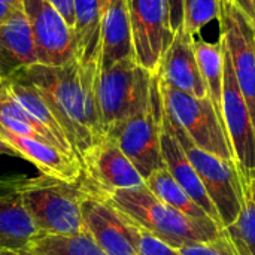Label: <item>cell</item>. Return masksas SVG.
<instances>
[{
	"label": "cell",
	"instance_id": "cell-24",
	"mask_svg": "<svg viewBox=\"0 0 255 255\" xmlns=\"http://www.w3.org/2000/svg\"><path fill=\"white\" fill-rule=\"evenodd\" d=\"M25 255H106L84 230L76 235L40 233Z\"/></svg>",
	"mask_w": 255,
	"mask_h": 255
},
{
	"label": "cell",
	"instance_id": "cell-23",
	"mask_svg": "<svg viewBox=\"0 0 255 255\" xmlns=\"http://www.w3.org/2000/svg\"><path fill=\"white\" fill-rule=\"evenodd\" d=\"M145 185L148 187V190L155 194L161 202H164L166 205H169L170 208L179 211L181 214L187 215L188 218L209 226V227H217L220 229L212 218L187 194V191L173 179V176L169 173V170L166 167L158 169L155 172H152L146 179H145ZM221 230V229H220Z\"/></svg>",
	"mask_w": 255,
	"mask_h": 255
},
{
	"label": "cell",
	"instance_id": "cell-32",
	"mask_svg": "<svg viewBox=\"0 0 255 255\" xmlns=\"http://www.w3.org/2000/svg\"><path fill=\"white\" fill-rule=\"evenodd\" d=\"M13 10H16L15 7H10V6H6L3 3H0V22H3Z\"/></svg>",
	"mask_w": 255,
	"mask_h": 255
},
{
	"label": "cell",
	"instance_id": "cell-9",
	"mask_svg": "<svg viewBox=\"0 0 255 255\" xmlns=\"http://www.w3.org/2000/svg\"><path fill=\"white\" fill-rule=\"evenodd\" d=\"M127 9L134 58L142 67L155 75L166 49L175 37L167 0H127Z\"/></svg>",
	"mask_w": 255,
	"mask_h": 255
},
{
	"label": "cell",
	"instance_id": "cell-37",
	"mask_svg": "<svg viewBox=\"0 0 255 255\" xmlns=\"http://www.w3.org/2000/svg\"><path fill=\"white\" fill-rule=\"evenodd\" d=\"M0 81H1V78H0Z\"/></svg>",
	"mask_w": 255,
	"mask_h": 255
},
{
	"label": "cell",
	"instance_id": "cell-16",
	"mask_svg": "<svg viewBox=\"0 0 255 255\" xmlns=\"http://www.w3.org/2000/svg\"><path fill=\"white\" fill-rule=\"evenodd\" d=\"M40 235L10 176L0 179V251L25 255Z\"/></svg>",
	"mask_w": 255,
	"mask_h": 255
},
{
	"label": "cell",
	"instance_id": "cell-28",
	"mask_svg": "<svg viewBox=\"0 0 255 255\" xmlns=\"http://www.w3.org/2000/svg\"><path fill=\"white\" fill-rule=\"evenodd\" d=\"M139 229V227H137ZM137 254L139 255H182L179 250L169 247L149 233L139 229L137 232Z\"/></svg>",
	"mask_w": 255,
	"mask_h": 255
},
{
	"label": "cell",
	"instance_id": "cell-3",
	"mask_svg": "<svg viewBox=\"0 0 255 255\" xmlns=\"http://www.w3.org/2000/svg\"><path fill=\"white\" fill-rule=\"evenodd\" d=\"M22 205L43 235H76L84 232L82 199L85 188L46 175L10 176Z\"/></svg>",
	"mask_w": 255,
	"mask_h": 255
},
{
	"label": "cell",
	"instance_id": "cell-8",
	"mask_svg": "<svg viewBox=\"0 0 255 255\" xmlns=\"http://www.w3.org/2000/svg\"><path fill=\"white\" fill-rule=\"evenodd\" d=\"M224 49L226 67L223 87V124L241 181L250 184L255 181V128L250 109L238 87L226 45Z\"/></svg>",
	"mask_w": 255,
	"mask_h": 255
},
{
	"label": "cell",
	"instance_id": "cell-14",
	"mask_svg": "<svg viewBox=\"0 0 255 255\" xmlns=\"http://www.w3.org/2000/svg\"><path fill=\"white\" fill-rule=\"evenodd\" d=\"M0 143L7 154L27 160L42 175L67 182H78L82 176L79 160L64 154L45 140L21 136L0 126Z\"/></svg>",
	"mask_w": 255,
	"mask_h": 255
},
{
	"label": "cell",
	"instance_id": "cell-7",
	"mask_svg": "<svg viewBox=\"0 0 255 255\" xmlns=\"http://www.w3.org/2000/svg\"><path fill=\"white\" fill-rule=\"evenodd\" d=\"M160 128L161 96L157 79V88L151 106L146 111L111 127L105 136L118 145L142 178L146 179L152 172L164 167L160 145Z\"/></svg>",
	"mask_w": 255,
	"mask_h": 255
},
{
	"label": "cell",
	"instance_id": "cell-6",
	"mask_svg": "<svg viewBox=\"0 0 255 255\" xmlns=\"http://www.w3.org/2000/svg\"><path fill=\"white\" fill-rule=\"evenodd\" d=\"M158 88L166 115L179 126L199 148L223 160L235 161L224 124L209 97L197 99L160 81Z\"/></svg>",
	"mask_w": 255,
	"mask_h": 255
},
{
	"label": "cell",
	"instance_id": "cell-21",
	"mask_svg": "<svg viewBox=\"0 0 255 255\" xmlns=\"http://www.w3.org/2000/svg\"><path fill=\"white\" fill-rule=\"evenodd\" d=\"M3 82H4L6 88L9 90V93L16 99V102L55 139V142L58 143L61 151L66 152L67 155L79 160L76 157L72 145L69 143L61 126L58 124L55 115L52 114V111L49 109L46 102L42 99V96L36 91V88L19 76H10L7 79H3Z\"/></svg>",
	"mask_w": 255,
	"mask_h": 255
},
{
	"label": "cell",
	"instance_id": "cell-13",
	"mask_svg": "<svg viewBox=\"0 0 255 255\" xmlns=\"http://www.w3.org/2000/svg\"><path fill=\"white\" fill-rule=\"evenodd\" d=\"M81 184L88 193L108 197L118 190L140 187L145 179L118 145L105 136L82 161Z\"/></svg>",
	"mask_w": 255,
	"mask_h": 255
},
{
	"label": "cell",
	"instance_id": "cell-10",
	"mask_svg": "<svg viewBox=\"0 0 255 255\" xmlns=\"http://www.w3.org/2000/svg\"><path fill=\"white\" fill-rule=\"evenodd\" d=\"M37 64L64 66L75 61L73 28L48 0H22Z\"/></svg>",
	"mask_w": 255,
	"mask_h": 255
},
{
	"label": "cell",
	"instance_id": "cell-18",
	"mask_svg": "<svg viewBox=\"0 0 255 255\" xmlns=\"http://www.w3.org/2000/svg\"><path fill=\"white\" fill-rule=\"evenodd\" d=\"M160 145H161V155L164 161V167L169 170V173L173 176V179L187 191V194L212 218V221L223 230V224L220 220V215L209 199L202 181L199 179L194 167L191 166L187 154L184 152L182 146L176 140L175 134L172 133L164 114H163V105H161V128H160Z\"/></svg>",
	"mask_w": 255,
	"mask_h": 255
},
{
	"label": "cell",
	"instance_id": "cell-20",
	"mask_svg": "<svg viewBox=\"0 0 255 255\" xmlns=\"http://www.w3.org/2000/svg\"><path fill=\"white\" fill-rule=\"evenodd\" d=\"M105 1L106 0H73L75 60L82 66H97Z\"/></svg>",
	"mask_w": 255,
	"mask_h": 255
},
{
	"label": "cell",
	"instance_id": "cell-22",
	"mask_svg": "<svg viewBox=\"0 0 255 255\" xmlns=\"http://www.w3.org/2000/svg\"><path fill=\"white\" fill-rule=\"evenodd\" d=\"M193 46H194L202 78L208 88V96L223 121V87H224V67H226L224 42L221 36L217 42H208L194 37Z\"/></svg>",
	"mask_w": 255,
	"mask_h": 255
},
{
	"label": "cell",
	"instance_id": "cell-17",
	"mask_svg": "<svg viewBox=\"0 0 255 255\" xmlns=\"http://www.w3.org/2000/svg\"><path fill=\"white\" fill-rule=\"evenodd\" d=\"M127 58H134L127 0H106L100 22L97 69H108Z\"/></svg>",
	"mask_w": 255,
	"mask_h": 255
},
{
	"label": "cell",
	"instance_id": "cell-19",
	"mask_svg": "<svg viewBox=\"0 0 255 255\" xmlns=\"http://www.w3.org/2000/svg\"><path fill=\"white\" fill-rule=\"evenodd\" d=\"M33 64L37 60L30 25L22 9H16L0 22V78L7 79Z\"/></svg>",
	"mask_w": 255,
	"mask_h": 255
},
{
	"label": "cell",
	"instance_id": "cell-33",
	"mask_svg": "<svg viewBox=\"0 0 255 255\" xmlns=\"http://www.w3.org/2000/svg\"><path fill=\"white\" fill-rule=\"evenodd\" d=\"M0 3L15 9H22V0H0Z\"/></svg>",
	"mask_w": 255,
	"mask_h": 255
},
{
	"label": "cell",
	"instance_id": "cell-30",
	"mask_svg": "<svg viewBox=\"0 0 255 255\" xmlns=\"http://www.w3.org/2000/svg\"><path fill=\"white\" fill-rule=\"evenodd\" d=\"M232 3L241 13L242 16L248 21L251 28L255 33V0H226Z\"/></svg>",
	"mask_w": 255,
	"mask_h": 255
},
{
	"label": "cell",
	"instance_id": "cell-1",
	"mask_svg": "<svg viewBox=\"0 0 255 255\" xmlns=\"http://www.w3.org/2000/svg\"><path fill=\"white\" fill-rule=\"evenodd\" d=\"M96 70L97 66H82L75 60L64 66L33 64L13 75L33 85L46 102L81 166L105 137L94 94Z\"/></svg>",
	"mask_w": 255,
	"mask_h": 255
},
{
	"label": "cell",
	"instance_id": "cell-36",
	"mask_svg": "<svg viewBox=\"0 0 255 255\" xmlns=\"http://www.w3.org/2000/svg\"><path fill=\"white\" fill-rule=\"evenodd\" d=\"M0 255H18V254H13V253H1V251H0Z\"/></svg>",
	"mask_w": 255,
	"mask_h": 255
},
{
	"label": "cell",
	"instance_id": "cell-5",
	"mask_svg": "<svg viewBox=\"0 0 255 255\" xmlns=\"http://www.w3.org/2000/svg\"><path fill=\"white\" fill-rule=\"evenodd\" d=\"M163 114L172 133L175 134L176 140L179 142L184 152L187 154L191 166L194 167L199 179L202 181L209 199L212 200L224 230L226 227L232 226L236 221L244 205V190H242L241 175L238 172L235 161L223 160L199 148L185 134V131L166 115L164 109Z\"/></svg>",
	"mask_w": 255,
	"mask_h": 255
},
{
	"label": "cell",
	"instance_id": "cell-27",
	"mask_svg": "<svg viewBox=\"0 0 255 255\" xmlns=\"http://www.w3.org/2000/svg\"><path fill=\"white\" fill-rule=\"evenodd\" d=\"M179 253L182 255H241L224 230L215 239L182 247Z\"/></svg>",
	"mask_w": 255,
	"mask_h": 255
},
{
	"label": "cell",
	"instance_id": "cell-35",
	"mask_svg": "<svg viewBox=\"0 0 255 255\" xmlns=\"http://www.w3.org/2000/svg\"><path fill=\"white\" fill-rule=\"evenodd\" d=\"M1 154H7V151H6V149H4V146L0 143V155H1Z\"/></svg>",
	"mask_w": 255,
	"mask_h": 255
},
{
	"label": "cell",
	"instance_id": "cell-29",
	"mask_svg": "<svg viewBox=\"0 0 255 255\" xmlns=\"http://www.w3.org/2000/svg\"><path fill=\"white\" fill-rule=\"evenodd\" d=\"M169 4V16H170V27L173 33L182 28L184 24V0H167Z\"/></svg>",
	"mask_w": 255,
	"mask_h": 255
},
{
	"label": "cell",
	"instance_id": "cell-26",
	"mask_svg": "<svg viewBox=\"0 0 255 255\" xmlns=\"http://www.w3.org/2000/svg\"><path fill=\"white\" fill-rule=\"evenodd\" d=\"M220 18V0H184L182 28L191 34H199L208 24Z\"/></svg>",
	"mask_w": 255,
	"mask_h": 255
},
{
	"label": "cell",
	"instance_id": "cell-11",
	"mask_svg": "<svg viewBox=\"0 0 255 255\" xmlns=\"http://www.w3.org/2000/svg\"><path fill=\"white\" fill-rule=\"evenodd\" d=\"M221 37L230 55L238 87L250 109L255 128V33L242 13L229 1L220 0Z\"/></svg>",
	"mask_w": 255,
	"mask_h": 255
},
{
	"label": "cell",
	"instance_id": "cell-25",
	"mask_svg": "<svg viewBox=\"0 0 255 255\" xmlns=\"http://www.w3.org/2000/svg\"><path fill=\"white\" fill-rule=\"evenodd\" d=\"M244 205L236 221L224 232L241 255H255V199L253 190L242 184Z\"/></svg>",
	"mask_w": 255,
	"mask_h": 255
},
{
	"label": "cell",
	"instance_id": "cell-2",
	"mask_svg": "<svg viewBox=\"0 0 255 255\" xmlns=\"http://www.w3.org/2000/svg\"><path fill=\"white\" fill-rule=\"evenodd\" d=\"M105 199L136 227L175 250L212 241L223 232L217 227L200 224L170 208L152 194L145 184L118 190Z\"/></svg>",
	"mask_w": 255,
	"mask_h": 255
},
{
	"label": "cell",
	"instance_id": "cell-34",
	"mask_svg": "<svg viewBox=\"0 0 255 255\" xmlns=\"http://www.w3.org/2000/svg\"><path fill=\"white\" fill-rule=\"evenodd\" d=\"M242 182V181H241ZM242 184H245V185H248L251 190H253V194H254V199H255V181L254 182H250V184H247V182H242Z\"/></svg>",
	"mask_w": 255,
	"mask_h": 255
},
{
	"label": "cell",
	"instance_id": "cell-4",
	"mask_svg": "<svg viewBox=\"0 0 255 255\" xmlns=\"http://www.w3.org/2000/svg\"><path fill=\"white\" fill-rule=\"evenodd\" d=\"M157 75L134 58L123 60L108 69L96 70L94 94L103 131L146 111L154 99Z\"/></svg>",
	"mask_w": 255,
	"mask_h": 255
},
{
	"label": "cell",
	"instance_id": "cell-31",
	"mask_svg": "<svg viewBox=\"0 0 255 255\" xmlns=\"http://www.w3.org/2000/svg\"><path fill=\"white\" fill-rule=\"evenodd\" d=\"M52 7L66 19V22L73 28L75 13H73V0H48Z\"/></svg>",
	"mask_w": 255,
	"mask_h": 255
},
{
	"label": "cell",
	"instance_id": "cell-15",
	"mask_svg": "<svg viewBox=\"0 0 255 255\" xmlns=\"http://www.w3.org/2000/svg\"><path fill=\"white\" fill-rule=\"evenodd\" d=\"M193 43L194 36L188 34L184 28L178 30L164 52L155 75L160 82L178 91L197 99H205L209 97L208 88L202 78Z\"/></svg>",
	"mask_w": 255,
	"mask_h": 255
},
{
	"label": "cell",
	"instance_id": "cell-12",
	"mask_svg": "<svg viewBox=\"0 0 255 255\" xmlns=\"http://www.w3.org/2000/svg\"><path fill=\"white\" fill-rule=\"evenodd\" d=\"M82 223L84 230L106 255H139V229L109 200L87 190L82 199Z\"/></svg>",
	"mask_w": 255,
	"mask_h": 255
}]
</instances>
